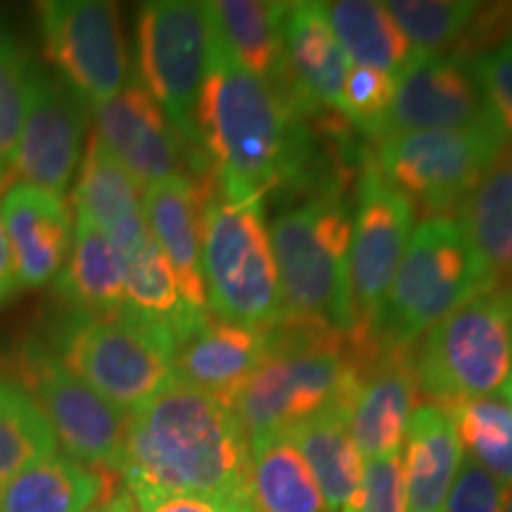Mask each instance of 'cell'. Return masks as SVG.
<instances>
[{
    "label": "cell",
    "mask_w": 512,
    "mask_h": 512,
    "mask_svg": "<svg viewBox=\"0 0 512 512\" xmlns=\"http://www.w3.org/2000/svg\"><path fill=\"white\" fill-rule=\"evenodd\" d=\"M264 358L266 330L207 316L178 344L174 375L230 403Z\"/></svg>",
    "instance_id": "obj_21"
},
{
    "label": "cell",
    "mask_w": 512,
    "mask_h": 512,
    "mask_svg": "<svg viewBox=\"0 0 512 512\" xmlns=\"http://www.w3.org/2000/svg\"><path fill=\"white\" fill-rule=\"evenodd\" d=\"M306 114L290 95L247 72L209 27V62L197 136L216 185L230 195L266 197L304 176Z\"/></svg>",
    "instance_id": "obj_2"
},
{
    "label": "cell",
    "mask_w": 512,
    "mask_h": 512,
    "mask_svg": "<svg viewBox=\"0 0 512 512\" xmlns=\"http://www.w3.org/2000/svg\"><path fill=\"white\" fill-rule=\"evenodd\" d=\"M228 512H254V510H252V505H249V503H233L228 508Z\"/></svg>",
    "instance_id": "obj_44"
},
{
    "label": "cell",
    "mask_w": 512,
    "mask_h": 512,
    "mask_svg": "<svg viewBox=\"0 0 512 512\" xmlns=\"http://www.w3.org/2000/svg\"><path fill=\"white\" fill-rule=\"evenodd\" d=\"M57 292L79 316H107L124 309V259L93 223L76 216L72 252L57 275Z\"/></svg>",
    "instance_id": "obj_29"
},
{
    "label": "cell",
    "mask_w": 512,
    "mask_h": 512,
    "mask_svg": "<svg viewBox=\"0 0 512 512\" xmlns=\"http://www.w3.org/2000/svg\"><path fill=\"white\" fill-rule=\"evenodd\" d=\"M121 479L131 496L249 503V437L228 401L171 380L128 413Z\"/></svg>",
    "instance_id": "obj_1"
},
{
    "label": "cell",
    "mask_w": 512,
    "mask_h": 512,
    "mask_svg": "<svg viewBox=\"0 0 512 512\" xmlns=\"http://www.w3.org/2000/svg\"><path fill=\"white\" fill-rule=\"evenodd\" d=\"M498 126L411 131L380 140L377 166L408 200L430 216H451L505 143Z\"/></svg>",
    "instance_id": "obj_11"
},
{
    "label": "cell",
    "mask_w": 512,
    "mask_h": 512,
    "mask_svg": "<svg viewBox=\"0 0 512 512\" xmlns=\"http://www.w3.org/2000/svg\"><path fill=\"white\" fill-rule=\"evenodd\" d=\"M406 512H444L463 463V448L446 411L420 403L406 430L403 451Z\"/></svg>",
    "instance_id": "obj_24"
},
{
    "label": "cell",
    "mask_w": 512,
    "mask_h": 512,
    "mask_svg": "<svg viewBox=\"0 0 512 512\" xmlns=\"http://www.w3.org/2000/svg\"><path fill=\"white\" fill-rule=\"evenodd\" d=\"M124 283L126 309L164 323L174 332L178 344L209 316L207 311L192 309L185 302L174 268L166 261L152 235L124 259Z\"/></svg>",
    "instance_id": "obj_31"
},
{
    "label": "cell",
    "mask_w": 512,
    "mask_h": 512,
    "mask_svg": "<svg viewBox=\"0 0 512 512\" xmlns=\"http://www.w3.org/2000/svg\"><path fill=\"white\" fill-rule=\"evenodd\" d=\"M0 219L8 233L17 283L46 285L67 264L74 242V221L57 192L15 183L0 200Z\"/></svg>",
    "instance_id": "obj_19"
},
{
    "label": "cell",
    "mask_w": 512,
    "mask_h": 512,
    "mask_svg": "<svg viewBox=\"0 0 512 512\" xmlns=\"http://www.w3.org/2000/svg\"><path fill=\"white\" fill-rule=\"evenodd\" d=\"M503 396L505 399H508V406L512 408V363H510V373H508V380H505V384H503Z\"/></svg>",
    "instance_id": "obj_42"
},
{
    "label": "cell",
    "mask_w": 512,
    "mask_h": 512,
    "mask_svg": "<svg viewBox=\"0 0 512 512\" xmlns=\"http://www.w3.org/2000/svg\"><path fill=\"white\" fill-rule=\"evenodd\" d=\"M209 62V19L204 3L155 0L138 15L140 83L155 98L190 152L195 178L211 176L197 136V100Z\"/></svg>",
    "instance_id": "obj_9"
},
{
    "label": "cell",
    "mask_w": 512,
    "mask_h": 512,
    "mask_svg": "<svg viewBox=\"0 0 512 512\" xmlns=\"http://www.w3.org/2000/svg\"><path fill=\"white\" fill-rule=\"evenodd\" d=\"M377 351L375 332H337L285 313L266 328V358L230 408L249 439L287 432L325 408L351 403Z\"/></svg>",
    "instance_id": "obj_3"
},
{
    "label": "cell",
    "mask_w": 512,
    "mask_h": 512,
    "mask_svg": "<svg viewBox=\"0 0 512 512\" xmlns=\"http://www.w3.org/2000/svg\"><path fill=\"white\" fill-rule=\"evenodd\" d=\"M349 408L351 403L330 406L287 430V437L309 465L328 512L347 508L363 475V458L349 430Z\"/></svg>",
    "instance_id": "obj_27"
},
{
    "label": "cell",
    "mask_w": 512,
    "mask_h": 512,
    "mask_svg": "<svg viewBox=\"0 0 512 512\" xmlns=\"http://www.w3.org/2000/svg\"><path fill=\"white\" fill-rule=\"evenodd\" d=\"M36 67L22 43L0 27V162L8 164L29 110Z\"/></svg>",
    "instance_id": "obj_35"
},
{
    "label": "cell",
    "mask_w": 512,
    "mask_h": 512,
    "mask_svg": "<svg viewBox=\"0 0 512 512\" xmlns=\"http://www.w3.org/2000/svg\"><path fill=\"white\" fill-rule=\"evenodd\" d=\"M444 512H503V486L475 460L463 456Z\"/></svg>",
    "instance_id": "obj_39"
},
{
    "label": "cell",
    "mask_w": 512,
    "mask_h": 512,
    "mask_svg": "<svg viewBox=\"0 0 512 512\" xmlns=\"http://www.w3.org/2000/svg\"><path fill=\"white\" fill-rule=\"evenodd\" d=\"M249 505L254 512H328L309 465L287 432L249 439Z\"/></svg>",
    "instance_id": "obj_28"
},
{
    "label": "cell",
    "mask_w": 512,
    "mask_h": 512,
    "mask_svg": "<svg viewBox=\"0 0 512 512\" xmlns=\"http://www.w3.org/2000/svg\"><path fill=\"white\" fill-rule=\"evenodd\" d=\"M413 351L380 347L363 373L349 408V430L358 456L366 460L401 453L408 422L420 406Z\"/></svg>",
    "instance_id": "obj_17"
},
{
    "label": "cell",
    "mask_w": 512,
    "mask_h": 512,
    "mask_svg": "<svg viewBox=\"0 0 512 512\" xmlns=\"http://www.w3.org/2000/svg\"><path fill=\"white\" fill-rule=\"evenodd\" d=\"M133 498L140 512H228L233 505L200 494H143Z\"/></svg>",
    "instance_id": "obj_40"
},
{
    "label": "cell",
    "mask_w": 512,
    "mask_h": 512,
    "mask_svg": "<svg viewBox=\"0 0 512 512\" xmlns=\"http://www.w3.org/2000/svg\"><path fill=\"white\" fill-rule=\"evenodd\" d=\"M86 512H105L102 508H93V510H86Z\"/></svg>",
    "instance_id": "obj_45"
},
{
    "label": "cell",
    "mask_w": 512,
    "mask_h": 512,
    "mask_svg": "<svg viewBox=\"0 0 512 512\" xmlns=\"http://www.w3.org/2000/svg\"><path fill=\"white\" fill-rule=\"evenodd\" d=\"M88 114V100L74 86L36 69L27 119L8 162L10 176L62 195L81 166Z\"/></svg>",
    "instance_id": "obj_15"
},
{
    "label": "cell",
    "mask_w": 512,
    "mask_h": 512,
    "mask_svg": "<svg viewBox=\"0 0 512 512\" xmlns=\"http://www.w3.org/2000/svg\"><path fill=\"white\" fill-rule=\"evenodd\" d=\"M505 138H512V36L477 60L467 62Z\"/></svg>",
    "instance_id": "obj_38"
},
{
    "label": "cell",
    "mask_w": 512,
    "mask_h": 512,
    "mask_svg": "<svg viewBox=\"0 0 512 512\" xmlns=\"http://www.w3.org/2000/svg\"><path fill=\"white\" fill-rule=\"evenodd\" d=\"M396 93V76L373 67L351 64L344 81V112L342 117L356 124L366 136H373L380 128L384 114L392 107Z\"/></svg>",
    "instance_id": "obj_36"
},
{
    "label": "cell",
    "mask_w": 512,
    "mask_h": 512,
    "mask_svg": "<svg viewBox=\"0 0 512 512\" xmlns=\"http://www.w3.org/2000/svg\"><path fill=\"white\" fill-rule=\"evenodd\" d=\"M320 8L351 64L396 76L411 57V41L384 3L337 0V3H320Z\"/></svg>",
    "instance_id": "obj_30"
},
{
    "label": "cell",
    "mask_w": 512,
    "mask_h": 512,
    "mask_svg": "<svg viewBox=\"0 0 512 512\" xmlns=\"http://www.w3.org/2000/svg\"><path fill=\"white\" fill-rule=\"evenodd\" d=\"M55 434L34 399L0 373V486L36 460L53 456Z\"/></svg>",
    "instance_id": "obj_33"
},
{
    "label": "cell",
    "mask_w": 512,
    "mask_h": 512,
    "mask_svg": "<svg viewBox=\"0 0 512 512\" xmlns=\"http://www.w3.org/2000/svg\"><path fill=\"white\" fill-rule=\"evenodd\" d=\"M456 221L489 285H512V138L460 204Z\"/></svg>",
    "instance_id": "obj_25"
},
{
    "label": "cell",
    "mask_w": 512,
    "mask_h": 512,
    "mask_svg": "<svg viewBox=\"0 0 512 512\" xmlns=\"http://www.w3.org/2000/svg\"><path fill=\"white\" fill-rule=\"evenodd\" d=\"M342 512H406L401 453L368 460L361 484Z\"/></svg>",
    "instance_id": "obj_37"
},
{
    "label": "cell",
    "mask_w": 512,
    "mask_h": 512,
    "mask_svg": "<svg viewBox=\"0 0 512 512\" xmlns=\"http://www.w3.org/2000/svg\"><path fill=\"white\" fill-rule=\"evenodd\" d=\"M503 512H512V484L503 489Z\"/></svg>",
    "instance_id": "obj_43"
},
{
    "label": "cell",
    "mask_w": 512,
    "mask_h": 512,
    "mask_svg": "<svg viewBox=\"0 0 512 512\" xmlns=\"http://www.w3.org/2000/svg\"><path fill=\"white\" fill-rule=\"evenodd\" d=\"M117 479L53 453L0 486V512H86L119 489Z\"/></svg>",
    "instance_id": "obj_26"
},
{
    "label": "cell",
    "mask_w": 512,
    "mask_h": 512,
    "mask_svg": "<svg viewBox=\"0 0 512 512\" xmlns=\"http://www.w3.org/2000/svg\"><path fill=\"white\" fill-rule=\"evenodd\" d=\"M489 280L453 216H427L411 242L373 325L384 347L408 349Z\"/></svg>",
    "instance_id": "obj_6"
},
{
    "label": "cell",
    "mask_w": 512,
    "mask_h": 512,
    "mask_svg": "<svg viewBox=\"0 0 512 512\" xmlns=\"http://www.w3.org/2000/svg\"><path fill=\"white\" fill-rule=\"evenodd\" d=\"M50 425L67 458L91 470L121 475L128 413L79 380L43 344H24L15 377Z\"/></svg>",
    "instance_id": "obj_10"
},
{
    "label": "cell",
    "mask_w": 512,
    "mask_h": 512,
    "mask_svg": "<svg viewBox=\"0 0 512 512\" xmlns=\"http://www.w3.org/2000/svg\"><path fill=\"white\" fill-rule=\"evenodd\" d=\"M512 363V285L486 287L425 332L413 366L420 394L434 406L491 396Z\"/></svg>",
    "instance_id": "obj_7"
},
{
    "label": "cell",
    "mask_w": 512,
    "mask_h": 512,
    "mask_svg": "<svg viewBox=\"0 0 512 512\" xmlns=\"http://www.w3.org/2000/svg\"><path fill=\"white\" fill-rule=\"evenodd\" d=\"M349 204L339 195H318L275 216L271 242L287 316L337 332H356L351 294Z\"/></svg>",
    "instance_id": "obj_5"
},
{
    "label": "cell",
    "mask_w": 512,
    "mask_h": 512,
    "mask_svg": "<svg viewBox=\"0 0 512 512\" xmlns=\"http://www.w3.org/2000/svg\"><path fill=\"white\" fill-rule=\"evenodd\" d=\"M444 411V408H441ZM463 456L489 472L498 484H512V408L496 396L460 401L446 408Z\"/></svg>",
    "instance_id": "obj_32"
},
{
    "label": "cell",
    "mask_w": 512,
    "mask_h": 512,
    "mask_svg": "<svg viewBox=\"0 0 512 512\" xmlns=\"http://www.w3.org/2000/svg\"><path fill=\"white\" fill-rule=\"evenodd\" d=\"M93 107V133L140 188L185 174L181 138L143 83L128 81L124 91Z\"/></svg>",
    "instance_id": "obj_16"
},
{
    "label": "cell",
    "mask_w": 512,
    "mask_h": 512,
    "mask_svg": "<svg viewBox=\"0 0 512 512\" xmlns=\"http://www.w3.org/2000/svg\"><path fill=\"white\" fill-rule=\"evenodd\" d=\"M216 178L181 174L143 190L145 226L174 268L183 299L192 309L207 311L202 273V214Z\"/></svg>",
    "instance_id": "obj_18"
},
{
    "label": "cell",
    "mask_w": 512,
    "mask_h": 512,
    "mask_svg": "<svg viewBox=\"0 0 512 512\" xmlns=\"http://www.w3.org/2000/svg\"><path fill=\"white\" fill-rule=\"evenodd\" d=\"M498 126L470 67L446 55L413 50L396 74V93L375 138L411 131Z\"/></svg>",
    "instance_id": "obj_14"
},
{
    "label": "cell",
    "mask_w": 512,
    "mask_h": 512,
    "mask_svg": "<svg viewBox=\"0 0 512 512\" xmlns=\"http://www.w3.org/2000/svg\"><path fill=\"white\" fill-rule=\"evenodd\" d=\"M8 178H10L8 164L0 162V200H3V195H5ZM17 287H19V283H17L15 259H12V247H10L8 233H5L3 219H0V304L8 302L12 294H15Z\"/></svg>",
    "instance_id": "obj_41"
},
{
    "label": "cell",
    "mask_w": 512,
    "mask_h": 512,
    "mask_svg": "<svg viewBox=\"0 0 512 512\" xmlns=\"http://www.w3.org/2000/svg\"><path fill=\"white\" fill-rule=\"evenodd\" d=\"M290 3L216 0L204 3L209 27L247 72L285 91V17Z\"/></svg>",
    "instance_id": "obj_23"
},
{
    "label": "cell",
    "mask_w": 512,
    "mask_h": 512,
    "mask_svg": "<svg viewBox=\"0 0 512 512\" xmlns=\"http://www.w3.org/2000/svg\"><path fill=\"white\" fill-rule=\"evenodd\" d=\"M48 60L93 105L114 98L131 81L119 10L102 0H48L38 5Z\"/></svg>",
    "instance_id": "obj_12"
},
{
    "label": "cell",
    "mask_w": 512,
    "mask_h": 512,
    "mask_svg": "<svg viewBox=\"0 0 512 512\" xmlns=\"http://www.w3.org/2000/svg\"><path fill=\"white\" fill-rule=\"evenodd\" d=\"M140 183L114 159L100 138L91 136L74 188L76 216L93 223L117 247L121 259L150 238Z\"/></svg>",
    "instance_id": "obj_22"
},
{
    "label": "cell",
    "mask_w": 512,
    "mask_h": 512,
    "mask_svg": "<svg viewBox=\"0 0 512 512\" xmlns=\"http://www.w3.org/2000/svg\"><path fill=\"white\" fill-rule=\"evenodd\" d=\"M415 207L380 166L368 162L358 181V202L351 228L349 275L358 330H373L396 268L413 235Z\"/></svg>",
    "instance_id": "obj_13"
},
{
    "label": "cell",
    "mask_w": 512,
    "mask_h": 512,
    "mask_svg": "<svg viewBox=\"0 0 512 512\" xmlns=\"http://www.w3.org/2000/svg\"><path fill=\"white\" fill-rule=\"evenodd\" d=\"M285 67L306 114L320 107L344 112V81L351 62L332 34L320 3H290L285 17Z\"/></svg>",
    "instance_id": "obj_20"
},
{
    "label": "cell",
    "mask_w": 512,
    "mask_h": 512,
    "mask_svg": "<svg viewBox=\"0 0 512 512\" xmlns=\"http://www.w3.org/2000/svg\"><path fill=\"white\" fill-rule=\"evenodd\" d=\"M57 349L67 370L126 413L176 380L174 332L126 306L107 316L74 313Z\"/></svg>",
    "instance_id": "obj_8"
},
{
    "label": "cell",
    "mask_w": 512,
    "mask_h": 512,
    "mask_svg": "<svg viewBox=\"0 0 512 512\" xmlns=\"http://www.w3.org/2000/svg\"><path fill=\"white\" fill-rule=\"evenodd\" d=\"M384 5L411 41L413 50L434 55L451 53L456 48L479 8V3L465 0H394Z\"/></svg>",
    "instance_id": "obj_34"
},
{
    "label": "cell",
    "mask_w": 512,
    "mask_h": 512,
    "mask_svg": "<svg viewBox=\"0 0 512 512\" xmlns=\"http://www.w3.org/2000/svg\"><path fill=\"white\" fill-rule=\"evenodd\" d=\"M202 273L214 318L266 330L285 316L264 197L230 195L214 181L202 214Z\"/></svg>",
    "instance_id": "obj_4"
}]
</instances>
